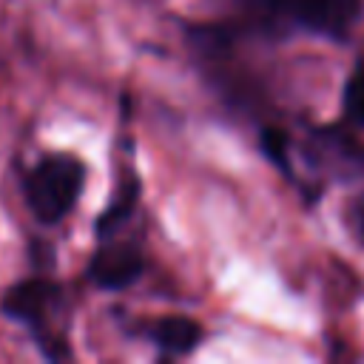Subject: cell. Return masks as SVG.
<instances>
[{"instance_id": "4", "label": "cell", "mask_w": 364, "mask_h": 364, "mask_svg": "<svg viewBox=\"0 0 364 364\" xmlns=\"http://www.w3.org/2000/svg\"><path fill=\"white\" fill-rule=\"evenodd\" d=\"M57 301H60V287L57 284H51L46 279H28V282L14 284L6 293L3 310H6V316L17 318V321L40 327L46 321V316L57 307Z\"/></svg>"}, {"instance_id": "1", "label": "cell", "mask_w": 364, "mask_h": 364, "mask_svg": "<svg viewBox=\"0 0 364 364\" xmlns=\"http://www.w3.org/2000/svg\"><path fill=\"white\" fill-rule=\"evenodd\" d=\"M85 179V165L74 156L57 154L43 159L26 179V202L43 225H54L71 213Z\"/></svg>"}, {"instance_id": "8", "label": "cell", "mask_w": 364, "mask_h": 364, "mask_svg": "<svg viewBox=\"0 0 364 364\" xmlns=\"http://www.w3.org/2000/svg\"><path fill=\"white\" fill-rule=\"evenodd\" d=\"M262 148H264V154H267L276 165L287 168V136H284L279 128H264V131H262Z\"/></svg>"}, {"instance_id": "6", "label": "cell", "mask_w": 364, "mask_h": 364, "mask_svg": "<svg viewBox=\"0 0 364 364\" xmlns=\"http://www.w3.org/2000/svg\"><path fill=\"white\" fill-rule=\"evenodd\" d=\"M136 199H139V176L131 173V171H125L117 193L108 202V208L97 216V236L102 239V236L114 233L125 219H131L134 210H136Z\"/></svg>"}, {"instance_id": "7", "label": "cell", "mask_w": 364, "mask_h": 364, "mask_svg": "<svg viewBox=\"0 0 364 364\" xmlns=\"http://www.w3.org/2000/svg\"><path fill=\"white\" fill-rule=\"evenodd\" d=\"M344 108L355 122H364V71L353 74L347 80V91H344Z\"/></svg>"}, {"instance_id": "3", "label": "cell", "mask_w": 364, "mask_h": 364, "mask_svg": "<svg viewBox=\"0 0 364 364\" xmlns=\"http://www.w3.org/2000/svg\"><path fill=\"white\" fill-rule=\"evenodd\" d=\"M142 276V256L134 245H105L88 262V279L102 290H122Z\"/></svg>"}, {"instance_id": "9", "label": "cell", "mask_w": 364, "mask_h": 364, "mask_svg": "<svg viewBox=\"0 0 364 364\" xmlns=\"http://www.w3.org/2000/svg\"><path fill=\"white\" fill-rule=\"evenodd\" d=\"M358 228H361V236H364V208L358 210Z\"/></svg>"}, {"instance_id": "5", "label": "cell", "mask_w": 364, "mask_h": 364, "mask_svg": "<svg viewBox=\"0 0 364 364\" xmlns=\"http://www.w3.org/2000/svg\"><path fill=\"white\" fill-rule=\"evenodd\" d=\"M151 336H154V341H156V347L162 353L185 355L199 344L202 327L188 316H165V318H159V324L154 327Z\"/></svg>"}, {"instance_id": "2", "label": "cell", "mask_w": 364, "mask_h": 364, "mask_svg": "<svg viewBox=\"0 0 364 364\" xmlns=\"http://www.w3.org/2000/svg\"><path fill=\"white\" fill-rule=\"evenodd\" d=\"M299 23L321 31L341 37L361 14V0H270Z\"/></svg>"}]
</instances>
